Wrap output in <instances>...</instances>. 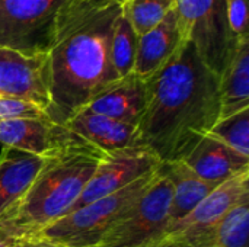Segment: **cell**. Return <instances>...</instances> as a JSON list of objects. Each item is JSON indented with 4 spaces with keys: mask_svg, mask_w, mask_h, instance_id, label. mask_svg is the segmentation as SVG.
I'll return each instance as SVG.
<instances>
[{
    "mask_svg": "<svg viewBox=\"0 0 249 247\" xmlns=\"http://www.w3.org/2000/svg\"><path fill=\"white\" fill-rule=\"evenodd\" d=\"M146 83L149 100L137 127L139 144L162 163L181 160L220 118V77L185 39Z\"/></svg>",
    "mask_w": 249,
    "mask_h": 247,
    "instance_id": "cell-1",
    "label": "cell"
},
{
    "mask_svg": "<svg viewBox=\"0 0 249 247\" xmlns=\"http://www.w3.org/2000/svg\"><path fill=\"white\" fill-rule=\"evenodd\" d=\"M123 3L64 12L55 42L47 54L50 105L45 116L60 125L120 80L111 54L112 31Z\"/></svg>",
    "mask_w": 249,
    "mask_h": 247,
    "instance_id": "cell-2",
    "label": "cell"
},
{
    "mask_svg": "<svg viewBox=\"0 0 249 247\" xmlns=\"http://www.w3.org/2000/svg\"><path fill=\"white\" fill-rule=\"evenodd\" d=\"M105 156L80 137L50 156L23 197L0 215V229L23 240L69 214Z\"/></svg>",
    "mask_w": 249,
    "mask_h": 247,
    "instance_id": "cell-3",
    "label": "cell"
},
{
    "mask_svg": "<svg viewBox=\"0 0 249 247\" xmlns=\"http://www.w3.org/2000/svg\"><path fill=\"white\" fill-rule=\"evenodd\" d=\"M158 170L127 188L74 210L34 236L23 239L53 247H98L107 231L142 198Z\"/></svg>",
    "mask_w": 249,
    "mask_h": 247,
    "instance_id": "cell-4",
    "label": "cell"
},
{
    "mask_svg": "<svg viewBox=\"0 0 249 247\" xmlns=\"http://www.w3.org/2000/svg\"><path fill=\"white\" fill-rule=\"evenodd\" d=\"M73 1L0 0V47L25 55H47Z\"/></svg>",
    "mask_w": 249,
    "mask_h": 247,
    "instance_id": "cell-5",
    "label": "cell"
},
{
    "mask_svg": "<svg viewBox=\"0 0 249 247\" xmlns=\"http://www.w3.org/2000/svg\"><path fill=\"white\" fill-rule=\"evenodd\" d=\"M175 10L185 39L220 77L241 44L229 29L226 0H175Z\"/></svg>",
    "mask_w": 249,
    "mask_h": 247,
    "instance_id": "cell-6",
    "label": "cell"
},
{
    "mask_svg": "<svg viewBox=\"0 0 249 247\" xmlns=\"http://www.w3.org/2000/svg\"><path fill=\"white\" fill-rule=\"evenodd\" d=\"M172 186L158 173L142 198L107 231L98 247H142L163 239L169 230Z\"/></svg>",
    "mask_w": 249,
    "mask_h": 247,
    "instance_id": "cell-7",
    "label": "cell"
},
{
    "mask_svg": "<svg viewBox=\"0 0 249 247\" xmlns=\"http://www.w3.org/2000/svg\"><path fill=\"white\" fill-rule=\"evenodd\" d=\"M245 199H249V169L236 173L214 188L166 236L190 247L203 246L220 220Z\"/></svg>",
    "mask_w": 249,
    "mask_h": 247,
    "instance_id": "cell-8",
    "label": "cell"
},
{
    "mask_svg": "<svg viewBox=\"0 0 249 247\" xmlns=\"http://www.w3.org/2000/svg\"><path fill=\"white\" fill-rule=\"evenodd\" d=\"M160 165L162 162L143 146L107 154L99 162L71 211L127 188L143 176L158 170Z\"/></svg>",
    "mask_w": 249,
    "mask_h": 247,
    "instance_id": "cell-9",
    "label": "cell"
},
{
    "mask_svg": "<svg viewBox=\"0 0 249 247\" xmlns=\"http://www.w3.org/2000/svg\"><path fill=\"white\" fill-rule=\"evenodd\" d=\"M0 98L47 111L50 105L47 55H25L0 47Z\"/></svg>",
    "mask_w": 249,
    "mask_h": 247,
    "instance_id": "cell-10",
    "label": "cell"
},
{
    "mask_svg": "<svg viewBox=\"0 0 249 247\" xmlns=\"http://www.w3.org/2000/svg\"><path fill=\"white\" fill-rule=\"evenodd\" d=\"M79 135L48 118H10L0 121V144L18 151L50 157Z\"/></svg>",
    "mask_w": 249,
    "mask_h": 247,
    "instance_id": "cell-11",
    "label": "cell"
},
{
    "mask_svg": "<svg viewBox=\"0 0 249 247\" xmlns=\"http://www.w3.org/2000/svg\"><path fill=\"white\" fill-rule=\"evenodd\" d=\"M147 100L149 90L146 80L131 73L102 90L86 108L95 114L139 127L146 112Z\"/></svg>",
    "mask_w": 249,
    "mask_h": 247,
    "instance_id": "cell-12",
    "label": "cell"
},
{
    "mask_svg": "<svg viewBox=\"0 0 249 247\" xmlns=\"http://www.w3.org/2000/svg\"><path fill=\"white\" fill-rule=\"evenodd\" d=\"M66 127L105 154L140 146L137 127L95 114L88 108L76 112Z\"/></svg>",
    "mask_w": 249,
    "mask_h": 247,
    "instance_id": "cell-13",
    "label": "cell"
},
{
    "mask_svg": "<svg viewBox=\"0 0 249 247\" xmlns=\"http://www.w3.org/2000/svg\"><path fill=\"white\" fill-rule=\"evenodd\" d=\"M185 41L175 7L153 29L139 36L133 73L143 80L159 71Z\"/></svg>",
    "mask_w": 249,
    "mask_h": 247,
    "instance_id": "cell-14",
    "label": "cell"
},
{
    "mask_svg": "<svg viewBox=\"0 0 249 247\" xmlns=\"http://www.w3.org/2000/svg\"><path fill=\"white\" fill-rule=\"evenodd\" d=\"M181 160L197 176L217 185L249 169V157L236 153L231 147L206 134Z\"/></svg>",
    "mask_w": 249,
    "mask_h": 247,
    "instance_id": "cell-15",
    "label": "cell"
},
{
    "mask_svg": "<svg viewBox=\"0 0 249 247\" xmlns=\"http://www.w3.org/2000/svg\"><path fill=\"white\" fill-rule=\"evenodd\" d=\"M160 170L168 178L172 186V201L169 210V230H168L169 233L219 185L207 182L200 176H197L182 160L163 162L160 165Z\"/></svg>",
    "mask_w": 249,
    "mask_h": 247,
    "instance_id": "cell-16",
    "label": "cell"
},
{
    "mask_svg": "<svg viewBox=\"0 0 249 247\" xmlns=\"http://www.w3.org/2000/svg\"><path fill=\"white\" fill-rule=\"evenodd\" d=\"M47 159L3 147L0 153V215L23 197Z\"/></svg>",
    "mask_w": 249,
    "mask_h": 247,
    "instance_id": "cell-17",
    "label": "cell"
},
{
    "mask_svg": "<svg viewBox=\"0 0 249 247\" xmlns=\"http://www.w3.org/2000/svg\"><path fill=\"white\" fill-rule=\"evenodd\" d=\"M220 118L249 108V39L242 41L220 76Z\"/></svg>",
    "mask_w": 249,
    "mask_h": 247,
    "instance_id": "cell-18",
    "label": "cell"
},
{
    "mask_svg": "<svg viewBox=\"0 0 249 247\" xmlns=\"http://www.w3.org/2000/svg\"><path fill=\"white\" fill-rule=\"evenodd\" d=\"M249 199L233 207L200 247H248Z\"/></svg>",
    "mask_w": 249,
    "mask_h": 247,
    "instance_id": "cell-19",
    "label": "cell"
},
{
    "mask_svg": "<svg viewBox=\"0 0 249 247\" xmlns=\"http://www.w3.org/2000/svg\"><path fill=\"white\" fill-rule=\"evenodd\" d=\"M137 44L139 35L128 22L124 10H121L120 16L115 20L111 41L112 63L120 79L127 77L128 74L133 73L137 54Z\"/></svg>",
    "mask_w": 249,
    "mask_h": 247,
    "instance_id": "cell-20",
    "label": "cell"
},
{
    "mask_svg": "<svg viewBox=\"0 0 249 247\" xmlns=\"http://www.w3.org/2000/svg\"><path fill=\"white\" fill-rule=\"evenodd\" d=\"M175 7V0H125L123 10L139 36L158 26Z\"/></svg>",
    "mask_w": 249,
    "mask_h": 247,
    "instance_id": "cell-21",
    "label": "cell"
},
{
    "mask_svg": "<svg viewBox=\"0 0 249 247\" xmlns=\"http://www.w3.org/2000/svg\"><path fill=\"white\" fill-rule=\"evenodd\" d=\"M206 135L249 157V108L233 115L219 118Z\"/></svg>",
    "mask_w": 249,
    "mask_h": 247,
    "instance_id": "cell-22",
    "label": "cell"
},
{
    "mask_svg": "<svg viewBox=\"0 0 249 247\" xmlns=\"http://www.w3.org/2000/svg\"><path fill=\"white\" fill-rule=\"evenodd\" d=\"M228 25L238 42L249 39L248 0H226Z\"/></svg>",
    "mask_w": 249,
    "mask_h": 247,
    "instance_id": "cell-23",
    "label": "cell"
},
{
    "mask_svg": "<svg viewBox=\"0 0 249 247\" xmlns=\"http://www.w3.org/2000/svg\"><path fill=\"white\" fill-rule=\"evenodd\" d=\"M10 118H47L44 111L35 105L0 98V121Z\"/></svg>",
    "mask_w": 249,
    "mask_h": 247,
    "instance_id": "cell-24",
    "label": "cell"
},
{
    "mask_svg": "<svg viewBox=\"0 0 249 247\" xmlns=\"http://www.w3.org/2000/svg\"><path fill=\"white\" fill-rule=\"evenodd\" d=\"M125 0H74L73 4L79 9H99L112 3H124Z\"/></svg>",
    "mask_w": 249,
    "mask_h": 247,
    "instance_id": "cell-25",
    "label": "cell"
},
{
    "mask_svg": "<svg viewBox=\"0 0 249 247\" xmlns=\"http://www.w3.org/2000/svg\"><path fill=\"white\" fill-rule=\"evenodd\" d=\"M20 243L22 239H18L6 230L0 229V247H19Z\"/></svg>",
    "mask_w": 249,
    "mask_h": 247,
    "instance_id": "cell-26",
    "label": "cell"
},
{
    "mask_svg": "<svg viewBox=\"0 0 249 247\" xmlns=\"http://www.w3.org/2000/svg\"><path fill=\"white\" fill-rule=\"evenodd\" d=\"M142 247H190V246H188V245H185V243H182V242H179V240H177V239H174V237L166 236V237H163V239H160V240H158V242H155V243H150V245H146V246H142Z\"/></svg>",
    "mask_w": 249,
    "mask_h": 247,
    "instance_id": "cell-27",
    "label": "cell"
},
{
    "mask_svg": "<svg viewBox=\"0 0 249 247\" xmlns=\"http://www.w3.org/2000/svg\"><path fill=\"white\" fill-rule=\"evenodd\" d=\"M19 247H53V246H47V245H42V243L31 242V240H22V243H20V246Z\"/></svg>",
    "mask_w": 249,
    "mask_h": 247,
    "instance_id": "cell-28",
    "label": "cell"
}]
</instances>
